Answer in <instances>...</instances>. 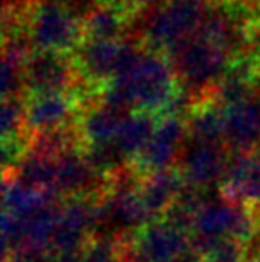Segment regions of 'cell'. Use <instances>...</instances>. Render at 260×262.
<instances>
[{"mask_svg": "<svg viewBox=\"0 0 260 262\" xmlns=\"http://www.w3.org/2000/svg\"><path fill=\"white\" fill-rule=\"evenodd\" d=\"M102 102L120 113H150L166 116L184 111V88L178 82L173 62L159 52H141L134 62L102 90Z\"/></svg>", "mask_w": 260, "mask_h": 262, "instance_id": "obj_1", "label": "cell"}, {"mask_svg": "<svg viewBox=\"0 0 260 262\" xmlns=\"http://www.w3.org/2000/svg\"><path fill=\"white\" fill-rule=\"evenodd\" d=\"M260 209L230 200H205L191 221L193 250L200 253L207 246L225 239H235L250 246L260 232Z\"/></svg>", "mask_w": 260, "mask_h": 262, "instance_id": "obj_2", "label": "cell"}, {"mask_svg": "<svg viewBox=\"0 0 260 262\" xmlns=\"http://www.w3.org/2000/svg\"><path fill=\"white\" fill-rule=\"evenodd\" d=\"M23 31L31 50L75 54L84 43L82 18L59 0H36L25 13Z\"/></svg>", "mask_w": 260, "mask_h": 262, "instance_id": "obj_3", "label": "cell"}, {"mask_svg": "<svg viewBox=\"0 0 260 262\" xmlns=\"http://www.w3.org/2000/svg\"><path fill=\"white\" fill-rule=\"evenodd\" d=\"M207 9L203 0H168L153 7L141 29L143 47L170 57L196 34Z\"/></svg>", "mask_w": 260, "mask_h": 262, "instance_id": "obj_4", "label": "cell"}, {"mask_svg": "<svg viewBox=\"0 0 260 262\" xmlns=\"http://www.w3.org/2000/svg\"><path fill=\"white\" fill-rule=\"evenodd\" d=\"M233 55L235 54L223 47L193 36L170 55V61L173 62L175 73L184 91L187 90L191 102H196L210 97L212 88L225 73Z\"/></svg>", "mask_w": 260, "mask_h": 262, "instance_id": "obj_5", "label": "cell"}, {"mask_svg": "<svg viewBox=\"0 0 260 262\" xmlns=\"http://www.w3.org/2000/svg\"><path fill=\"white\" fill-rule=\"evenodd\" d=\"M139 54L141 50L125 39H84L73 54V61L80 82L102 86L104 90L129 68Z\"/></svg>", "mask_w": 260, "mask_h": 262, "instance_id": "obj_6", "label": "cell"}, {"mask_svg": "<svg viewBox=\"0 0 260 262\" xmlns=\"http://www.w3.org/2000/svg\"><path fill=\"white\" fill-rule=\"evenodd\" d=\"M129 246L150 262H184L195 252L189 228L168 216L139 228L129 237Z\"/></svg>", "mask_w": 260, "mask_h": 262, "instance_id": "obj_7", "label": "cell"}, {"mask_svg": "<svg viewBox=\"0 0 260 262\" xmlns=\"http://www.w3.org/2000/svg\"><path fill=\"white\" fill-rule=\"evenodd\" d=\"M189 130L187 120L178 114H166L157 120V127L153 130L150 141L141 150L137 157L130 162L137 175H148L160 169L173 168V164L182 157L187 145Z\"/></svg>", "mask_w": 260, "mask_h": 262, "instance_id": "obj_8", "label": "cell"}, {"mask_svg": "<svg viewBox=\"0 0 260 262\" xmlns=\"http://www.w3.org/2000/svg\"><path fill=\"white\" fill-rule=\"evenodd\" d=\"M23 98L25 127L31 136L73 127L72 121L77 123L84 109L80 97L72 91L34 93Z\"/></svg>", "mask_w": 260, "mask_h": 262, "instance_id": "obj_9", "label": "cell"}, {"mask_svg": "<svg viewBox=\"0 0 260 262\" xmlns=\"http://www.w3.org/2000/svg\"><path fill=\"white\" fill-rule=\"evenodd\" d=\"M80 82L75 61L68 54L32 50L25 62V95L72 91Z\"/></svg>", "mask_w": 260, "mask_h": 262, "instance_id": "obj_10", "label": "cell"}, {"mask_svg": "<svg viewBox=\"0 0 260 262\" xmlns=\"http://www.w3.org/2000/svg\"><path fill=\"white\" fill-rule=\"evenodd\" d=\"M107 180L93 168L82 146H75L56 157L54 193L63 198L100 194Z\"/></svg>", "mask_w": 260, "mask_h": 262, "instance_id": "obj_11", "label": "cell"}, {"mask_svg": "<svg viewBox=\"0 0 260 262\" xmlns=\"http://www.w3.org/2000/svg\"><path fill=\"white\" fill-rule=\"evenodd\" d=\"M226 152L228 150L225 145L189 141L180 157L178 168L182 169L187 184L205 189L216 182L221 184L230 161Z\"/></svg>", "mask_w": 260, "mask_h": 262, "instance_id": "obj_12", "label": "cell"}, {"mask_svg": "<svg viewBox=\"0 0 260 262\" xmlns=\"http://www.w3.org/2000/svg\"><path fill=\"white\" fill-rule=\"evenodd\" d=\"M258 86L260 61L244 50L232 57L225 73L212 88L210 98H214L223 107H228L257 95Z\"/></svg>", "mask_w": 260, "mask_h": 262, "instance_id": "obj_13", "label": "cell"}, {"mask_svg": "<svg viewBox=\"0 0 260 262\" xmlns=\"http://www.w3.org/2000/svg\"><path fill=\"white\" fill-rule=\"evenodd\" d=\"M223 143L232 154H246L260 148V97L225 107Z\"/></svg>", "mask_w": 260, "mask_h": 262, "instance_id": "obj_14", "label": "cell"}, {"mask_svg": "<svg viewBox=\"0 0 260 262\" xmlns=\"http://www.w3.org/2000/svg\"><path fill=\"white\" fill-rule=\"evenodd\" d=\"M219 189L225 198L260 209V148L233 154Z\"/></svg>", "mask_w": 260, "mask_h": 262, "instance_id": "obj_15", "label": "cell"}, {"mask_svg": "<svg viewBox=\"0 0 260 262\" xmlns=\"http://www.w3.org/2000/svg\"><path fill=\"white\" fill-rule=\"evenodd\" d=\"M129 114L120 113L118 109L107 105L100 98L87 107H84L75 123L82 148L84 146L114 143L123 125V120Z\"/></svg>", "mask_w": 260, "mask_h": 262, "instance_id": "obj_16", "label": "cell"}, {"mask_svg": "<svg viewBox=\"0 0 260 262\" xmlns=\"http://www.w3.org/2000/svg\"><path fill=\"white\" fill-rule=\"evenodd\" d=\"M185 186H187V180L178 166L148 173L139 180V191L153 220L162 217L173 207Z\"/></svg>", "mask_w": 260, "mask_h": 262, "instance_id": "obj_17", "label": "cell"}, {"mask_svg": "<svg viewBox=\"0 0 260 262\" xmlns=\"http://www.w3.org/2000/svg\"><path fill=\"white\" fill-rule=\"evenodd\" d=\"M130 14L114 0H98L82 16L86 39H123Z\"/></svg>", "mask_w": 260, "mask_h": 262, "instance_id": "obj_18", "label": "cell"}, {"mask_svg": "<svg viewBox=\"0 0 260 262\" xmlns=\"http://www.w3.org/2000/svg\"><path fill=\"white\" fill-rule=\"evenodd\" d=\"M187 130L189 141L225 145V107L210 97L193 102L187 116Z\"/></svg>", "mask_w": 260, "mask_h": 262, "instance_id": "obj_19", "label": "cell"}, {"mask_svg": "<svg viewBox=\"0 0 260 262\" xmlns=\"http://www.w3.org/2000/svg\"><path fill=\"white\" fill-rule=\"evenodd\" d=\"M159 118L150 113H130L123 120V125L120 128V134L116 138V146L122 152V156L127 159V162H132L141 154V150L150 141L153 130L157 127Z\"/></svg>", "mask_w": 260, "mask_h": 262, "instance_id": "obj_20", "label": "cell"}, {"mask_svg": "<svg viewBox=\"0 0 260 262\" xmlns=\"http://www.w3.org/2000/svg\"><path fill=\"white\" fill-rule=\"evenodd\" d=\"M127 250V237L114 234H94L80 250V262H122Z\"/></svg>", "mask_w": 260, "mask_h": 262, "instance_id": "obj_21", "label": "cell"}, {"mask_svg": "<svg viewBox=\"0 0 260 262\" xmlns=\"http://www.w3.org/2000/svg\"><path fill=\"white\" fill-rule=\"evenodd\" d=\"M196 255L200 262H250V246L235 239H225L207 246Z\"/></svg>", "mask_w": 260, "mask_h": 262, "instance_id": "obj_22", "label": "cell"}, {"mask_svg": "<svg viewBox=\"0 0 260 262\" xmlns=\"http://www.w3.org/2000/svg\"><path fill=\"white\" fill-rule=\"evenodd\" d=\"M2 141L20 138V136H31L25 127V113H23V98H2Z\"/></svg>", "mask_w": 260, "mask_h": 262, "instance_id": "obj_23", "label": "cell"}, {"mask_svg": "<svg viewBox=\"0 0 260 262\" xmlns=\"http://www.w3.org/2000/svg\"><path fill=\"white\" fill-rule=\"evenodd\" d=\"M244 50L253 55L260 61V18L253 20L246 27V41H244Z\"/></svg>", "mask_w": 260, "mask_h": 262, "instance_id": "obj_24", "label": "cell"}, {"mask_svg": "<svg viewBox=\"0 0 260 262\" xmlns=\"http://www.w3.org/2000/svg\"><path fill=\"white\" fill-rule=\"evenodd\" d=\"M114 2L120 4V6L132 16V14H137V13H141V11L157 7L159 0H114Z\"/></svg>", "mask_w": 260, "mask_h": 262, "instance_id": "obj_25", "label": "cell"}, {"mask_svg": "<svg viewBox=\"0 0 260 262\" xmlns=\"http://www.w3.org/2000/svg\"><path fill=\"white\" fill-rule=\"evenodd\" d=\"M4 262H45V255L38 253H18L9 259H4Z\"/></svg>", "mask_w": 260, "mask_h": 262, "instance_id": "obj_26", "label": "cell"}, {"mask_svg": "<svg viewBox=\"0 0 260 262\" xmlns=\"http://www.w3.org/2000/svg\"><path fill=\"white\" fill-rule=\"evenodd\" d=\"M250 262H260V257H253V259H251Z\"/></svg>", "mask_w": 260, "mask_h": 262, "instance_id": "obj_27", "label": "cell"}, {"mask_svg": "<svg viewBox=\"0 0 260 262\" xmlns=\"http://www.w3.org/2000/svg\"><path fill=\"white\" fill-rule=\"evenodd\" d=\"M184 262H191V259H187V260H184ZM198 262H200V260H198Z\"/></svg>", "mask_w": 260, "mask_h": 262, "instance_id": "obj_28", "label": "cell"}, {"mask_svg": "<svg viewBox=\"0 0 260 262\" xmlns=\"http://www.w3.org/2000/svg\"><path fill=\"white\" fill-rule=\"evenodd\" d=\"M258 7H260V0H258Z\"/></svg>", "mask_w": 260, "mask_h": 262, "instance_id": "obj_29", "label": "cell"}, {"mask_svg": "<svg viewBox=\"0 0 260 262\" xmlns=\"http://www.w3.org/2000/svg\"><path fill=\"white\" fill-rule=\"evenodd\" d=\"M203 2H207V0H203Z\"/></svg>", "mask_w": 260, "mask_h": 262, "instance_id": "obj_30", "label": "cell"}]
</instances>
